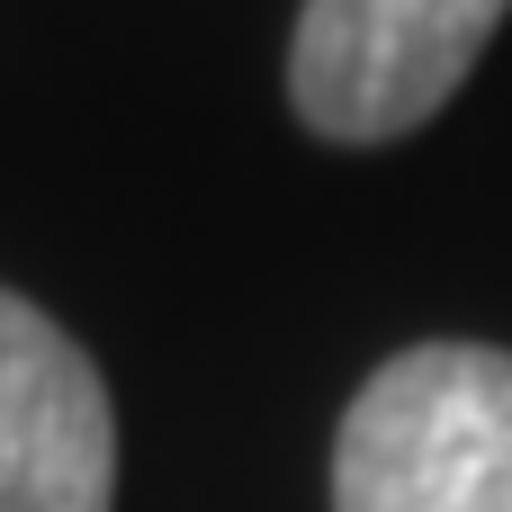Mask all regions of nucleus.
Returning <instances> with one entry per match:
<instances>
[{
	"label": "nucleus",
	"instance_id": "2",
	"mask_svg": "<svg viewBox=\"0 0 512 512\" xmlns=\"http://www.w3.org/2000/svg\"><path fill=\"white\" fill-rule=\"evenodd\" d=\"M512 0H306L288 36V108L324 144H396L432 126L486 63Z\"/></svg>",
	"mask_w": 512,
	"mask_h": 512
},
{
	"label": "nucleus",
	"instance_id": "1",
	"mask_svg": "<svg viewBox=\"0 0 512 512\" xmlns=\"http://www.w3.org/2000/svg\"><path fill=\"white\" fill-rule=\"evenodd\" d=\"M333 512H512V351L414 342L333 432Z\"/></svg>",
	"mask_w": 512,
	"mask_h": 512
},
{
	"label": "nucleus",
	"instance_id": "3",
	"mask_svg": "<svg viewBox=\"0 0 512 512\" xmlns=\"http://www.w3.org/2000/svg\"><path fill=\"white\" fill-rule=\"evenodd\" d=\"M0 512H117L108 378L18 288H0Z\"/></svg>",
	"mask_w": 512,
	"mask_h": 512
}]
</instances>
